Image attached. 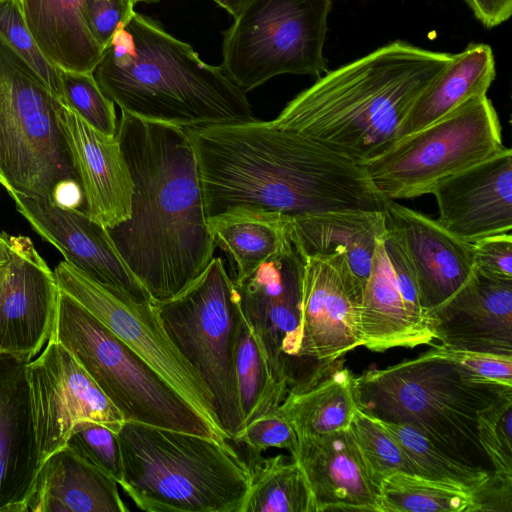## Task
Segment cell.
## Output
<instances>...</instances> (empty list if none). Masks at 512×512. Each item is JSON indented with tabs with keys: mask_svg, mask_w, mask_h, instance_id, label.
<instances>
[{
	"mask_svg": "<svg viewBox=\"0 0 512 512\" xmlns=\"http://www.w3.org/2000/svg\"><path fill=\"white\" fill-rule=\"evenodd\" d=\"M207 218L234 212L289 219L339 210L384 211L364 165L298 132L256 118L184 129Z\"/></svg>",
	"mask_w": 512,
	"mask_h": 512,
	"instance_id": "obj_1",
	"label": "cell"
},
{
	"mask_svg": "<svg viewBox=\"0 0 512 512\" xmlns=\"http://www.w3.org/2000/svg\"><path fill=\"white\" fill-rule=\"evenodd\" d=\"M116 137L134 182L130 217L107 231L152 301L172 299L206 269L215 244L186 131L121 111Z\"/></svg>",
	"mask_w": 512,
	"mask_h": 512,
	"instance_id": "obj_2",
	"label": "cell"
},
{
	"mask_svg": "<svg viewBox=\"0 0 512 512\" xmlns=\"http://www.w3.org/2000/svg\"><path fill=\"white\" fill-rule=\"evenodd\" d=\"M453 58L390 42L318 77L271 121L363 164L397 140L414 102Z\"/></svg>",
	"mask_w": 512,
	"mask_h": 512,
	"instance_id": "obj_3",
	"label": "cell"
},
{
	"mask_svg": "<svg viewBox=\"0 0 512 512\" xmlns=\"http://www.w3.org/2000/svg\"><path fill=\"white\" fill-rule=\"evenodd\" d=\"M93 76L121 111L146 121L187 129L255 119L246 92L220 66L137 12L116 32Z\"/></svg>",
	"mask_w": 512,
	"mask_h": 512,
	"instance_id": "obj_4",
	"label": "cell"
},
{
	"mask_svg": "<svg viewBox=\"0 0 512 512\" xmlns=\"http://www.w3.org/2000/svg\"><path fill=\"white\" fill-rule=\"evenodd\" d=\"M118 483L147 512H241L250 490L246 460L227 442L125 421L117 433Z\"/></svg>",
	"mask_w": 512,
	"mask_h": 512,
	"instance_id": "obj_5",
	"label": "cell"
},
{
	"mask_svg": "<svg viewBox=\"0 0 512 512\" xmlns=\"http://www.w3.org/2000/svg\"><path fill=\"white\" fill-rule=\"evenodd\" d=\"M354 389L357 406L366 414L410 425L451 457L483 468L488 459L478 440V415L512 392L473 382L438 344L415 358L364 371L354 377Z\"/></svg>",
	"mask_w": 512,
	"mask_h": 512,
	"instance_id": "obj_6",
	"label": "cell"
},
{
	"mask_svg": "<svg viewBox=\"0 0 512 512\" xmlns=\"http://www.w3.org/2000/svg\"><path fill=\"white\" fill-rule=\"evenodd\" d=\"M51 338L70 351L125 421L228 439L152 366L62 290Z\"/></svg>",
	"mask_w": 512,
	"mask_h": 512,
	"instance_id": "obj_7",
	"label": "cell"
},
{
	"mask_svg": "<svg viewBox=\"0 0 512 512\" xmlns=\"http://www.w3.org/2000/svg\"><path fill=\"white\" fill-rule=\"evenodd\" d=\"M64 101L0 37V185L10 197L53 199L79 182L61 122Z\"/></svg>",
	"mask_w": 512,
	"mask_h": 512,
	"instance_id": "obj_8",
	"label": "cell"
},
{
	"mask_svg": "<svg viewBox=\"0 0 512 512\" xmlns=\"http://www.w3.org/2000/svg\"><path fill=\"white\" fill-rule=\"evenodd\" d=\"M152 304L167 336L212 396L219 427L233 440L244 428L235 370L242 311L222 259L213 257L176 297Z\"/></svg>",
	"mask_w": 512,
	"mask_h": 512,
	"instance_id": "obj_9",
	"label": "cell"
},
{
	"mask_svg": "<svg viewBox=\"0 0 512 512\" xmlns=\"http://www.w3.org/2000/svg\"><path fill=\"white\" fill-rule=\"evenodd\" d=\"M332 0H244L223 33L224 73L244 92L282 74L320 77Z\"/></svg>",
	"mask_w": 512,
	"mask_h": 512,
	"instance_id": "obj_10",
	"label": "cell"
},
{
	"mask_svg": "<svg viewBox=\"0 0 512 512\" xmlns=\"http://www.w3.org/2000/svg\"><path fill=\"white\" fill-rule=\"evenodd\" d=\"M504 147L499 117L491 100L487 95L476 96L395 141L363 165L384 198L412 199L431 194L439 182Z\"/></svg>",
	"mask_w": 512,
	"mask_h": 512,
	"instance_id": "obj_11",
	"label": "cell"
},
{
	"mask_svg": "<svg viewBox=\"0 0 512 512\" xmlns=\"http://www.w3.org/2000/svg\"><path fill=\"white\" fill-rule=\"evenodd\" d=\"M54 275L60 290L143 358L188 403L221 430L212 396L167 336L152 301L138 302L113 292L65 260L56 266Z\"/></svg>",
	"mask_w": 512,
	"mask_h": 512,
	"instance_id": "obj_12",
	"label": "cell"
},
{
	"mask_svg": "<svg viewBox=\"0 0 512 512\" xmlns=\"http://www.w3.org/2000/svg\"><path fill=\"white\" fill-rule=\"evenodd\" d=\"M26 374L41 464L66 445L78 421L96 422L115 433L125 422L70 351L53 338L27 363Z\"/></svg>",
	"mask_w": 512,
	"mask_h": 512,
	"instance_id": "obj_13",
	"label": "cell"
},
{
	"mask_svg": "<svg viewBox=\"0 0 512 512\" xmlns=\"http://www.w3.org/2000/svg\"><path fill=\"white\" fill-rule=\"evenodd\" d=\"M358 330L361 346L374 352L437 343L409 257L386 224L373 254L359 308Z\"/></svg>",
	"mask_w": 512,
	"mask_h": 512,
	"instance_id": "obj_14",
	"label": "cell"
},
{
	"mask_svg": "<svg viewBox=\"0 0 512 512\" xmlns=\"http://www.w3.org/2000/svg\"><path fill=\"white\" fill-rule=\"evenodd\" d=\"M303 260L291 239L248 277L234 282L244 319L274 377L296 382Z\"/></svg>",
	"mask_w": 512,
	"mask_h": 512,
	"instance_id": "obj_15",
	"label": "cell"
},
{
	"mask_svg": "<svg viewBox=\"0 0 512 512\" xmlns=\"http://www.w3.org/2000/svg\"><path fill=\"white\" fill-rule=\"evenodd\" d=\"M301 256L298 357L329 364L361 346L358 315L364 286L344 254Z\"/></svg>",
	"mask_w": 512,
	"mask_h": 512,
	"instance_id": "obj_16",
	"label": "cell"
},
{
	"mask_svg": "<svg viewBox=\"0 0 512 512\" xmlns=\"http://www.w3.org/2000/svg\"><path fill=\"white\" fill-rule=\"evenodd\" d=\"M0 268V353L31 361L52 336L60 289L54 272L25 236L7 235Z\"/></svg>",
	"mask_w": 512,
	"mask_h": 512,
	"instance_id": "obj_17",
	"label": "cell"
},
{
	"mask_svg": "<svg viewBox=\"0 0 512 512\" xmlns=\"http://www.w3.org/2000/svg\"><path fill=\"white\" fill-rule=\"evenodd\" d=\"M16 209L65 261L107 289L138 302L152 301L126 265L105 227L84 211L49 198L13 196Z\"/></svg>",
	"mask_w": 512,
	"mask_h": 512,
	"instance_id": "obj_18",
	"label": "cell"
},
{
	"mask_svg": "<svg viewBox=\"0 0 512 512\" xmlns=\"http://www.w3.org/2000/svg\"><path fill=\"white\" fill-rule=\"evenodd\" d=\"M431 194L438 206L436 221L459 239L511 233L512 151L497 154L439 182Z\"/></svg>",
	"mask_w": 512,
	"mask_h": 512,
	"instance_id": "obj_19",
	"label": "cell"
},
{
	"mask_svg": "<svg viewBox=\"0 0 512 512\" xmlns=\"http://www.w3.org/2000/svg\"><path fill=\"white\" fill-rule=\"evenodd\" d=\"M386 226L403 244L413 267L423 308L430 314L453 298L474 277L471 243L435 219L387 200Z\"/></svg>",
	"mask_w": 512,
	"mask_h": 512,
	"instance_id": "obj_20",
	"label": "cell"
},
{
	"mask_svg": "<svg viewBox=\"0 0 512 512\" xmlns=\"http://www.w3.org/2000/svg\"><path fill=\"white\" fill-rule=\"evenodd\" d=\"M60 117L79 178L84 212L106 229L127 220L134 182L116 135L99 132L66 104Z\"/></svg>",
	"mask_w": 512,
	"mask_h": 512,
	"instance_id": "obj_21",
	"label": "cell"
},
{
	"mask_svg": "<svg viewBox=\"0 0 512 512\" xmlns=\"http://www.w3.org/2000/svg\"><path fill=\"white\" fill-rule=\"evenodd\" d=\"M27 363L0 353V512H26L41 467Z\"/></svg>",
	"mask_w": 512,
	"mask_h": 512,
	"instance_id": "obj_22",
	"label": "cell"
},
{
	"mask_svg": "<svg viewBox=\"0 0 512 512\" xmlns=\"http://www.w3.org/2000/svg\"><path fill=\"white\" fill-rule=\"evenodd\" d=\"M430 317L441 346L512 356V281L476 271L471 281Z\"/></svg>",
	"mask_w": 512,
	"mask_h": 512,
	"instance_id": "obj_23",
	"label": "cell"
},
{
	"mask_svg": "<svg viewBox=\"0 0 512 512\" xmlns=\"http://www.w3.org/2000/svg\"><path fill=\"white\" fill-rule=\"evenodd\" d=\"M301 466L316 508L380 512V492L368 476L349 429L298 439Z\"/></svg>",
	"mask_w": 512,
	"mask_h": 512,
	"instance_id": "obj_24",
	"label": "cell"
},
{
	"mask_svg": "<svg viewBox=\"0 0 512 512\" xmlns=\"http://www.w3.org/2000/svg\"><path fill=\"white\" fill-rule=\"evenodd\" d=\"M117 484L64 446L41 464L26 512H127Z\"/></svg>",
	"mask_w": 512,
	"mask_h": 512,
	"instance_id": "obj_25",
	"label": "cell"
},
{
	"mask_svg": "<svg viewBox=\"0 0 512 512\" xmlns=\"http://www.w3.org/2000/svg\"><path fill=\"white\" fill-rule=\"evenodd\" d=\"M289 228L301 255L344 254L365 289L377 240L385 231L383 212L327 211L289 219Z\"/></svg>",
	"mask_w": 512,
	"mask_h": 512,
	"instance_id": "obj_26",
	"label": "cell"
},
{
	"mask_svg": "<svg viewBox=\"0 0 512 512\" xmlns=\"http://www.w3.org/2000/svg\"><path fill=\"white\" fill-rule=\"evenodd\" d=\"M354 377L336 360L319 365L289 388L278 411L298 439L349 429L358 409Z\"/></svg>",
	"mask_w": 512,
	"mask_h": 512,
	"instance_id": "obj_27",
	"label": "cell"
},
{
	"mask_svg": "<svg viewBox=\"0 0 512 512\" xmlns=\"http://www.w3.org/2000/svg\"><path fill=\"white\" fill-rule=\"evenodd\" d=\"M27 27L45 58L56 68L93 73L104 49L92 36L84 0H19Z\"/></svg>",
	"mask_w": 512,
	"mask_h": 512,
	"instance_id": "obj_28",
	"label": "cell"
},
{
	"mask_svg": "<svg viewBox=\"0 0 512 512\" xmlns=\"http://www.w3.org/2000/svg\"><path fill=\"white\" fill-rule=\"evenodd\" d=\"M495 77L491 47L470 43L454 54L447 68L417 98L400 125L397 140L439 120L468 99L486 95Z\"/></svg>",
	"mask_w": 512,
	"mask_h": 512,
	"instance_id": "obj_29",
	"label": "cell"
},
{
	"mask_svg": "<svg viewBox=\"0 0 512 512\" xmlns=\"http://www.w3.org/2000/svg\"><path fill=\"white\" fill-rule=\"evenodd\" d=\"M207 224L230 261L233 282L248 277L291 239L289 218L276 213L234 211L207 218Z\"/></svg>",
	"mask_w": 512,
	"mask_h": 512,
	"instance_id": "obj_30",
	"label": "cell"
},
{
	"mask_svg": "<svg viewBox=\"0 0 512 512\" xmlns=\"http://www.w3.org/2000/svg\"><path fill=\"white\" fill-rule=\"evenodd\" d=\"M250 490L241 512H316L306 476L284 455L264 458L248 453Z\"/></svg>",
	"mask_w": 512,
	"mask_h": 512,
	"instance_id": "obj_31",
	"label": "cell"
},
{
	"mask_svg": "<svg viewBox=\"0 0 512 512\" xmlns=\"http://www.w3.org/2000/svg\"><path fill=\"white\" fill-rule=\"evenodd\" d=\"M235 370L245 427L253 420L276 410L284 400L289 386L274 377L243 314L237 334Z\"/></svg>",
	"mask_w": 512,
	"mask_h": 512,
	"instance_id": "obj_32",
	"label": "cell"
},
{
	"mask_svg": "<svg viewBox=\"0 0 512 512\" xmlns=\"http://www.w3.org/2000/svg\"><path fill=\"white\" fill-rule=\"evenodd\" d=\"M380 512H475L476 494L468 489L398 472L379 487Z\"/></svg>",
	"mask_w": 512,
	"mask_h": 512,
	"instance_id": "obj_33",
	"label": "cell"
},
{
	"mask_svg": "<svg viewBox=\"0 0 512 512\" xmlns=\"http://www.w3.org/2000/svg\"><path fill=\"white\" fill-rule=\"evenodd\" d=\"M374 419L397 441L420 476L462 487L475 494L489 481L491 471L458 461L414 427Z\"/></svg>",
	"mask_w": 512,
	"mask_h": 512,
	"instance_id": "obj_34",
	"label": "cell"
},
{
	"mask_svg": "<svg viewBox=\"0 0 512 512\" xmlns=\"http://www.w3.org/2000/svg\"><path fill=\"white\" fill-rule=\"evenodd\" d=\"M349 430L369 478L378 487L394 473L419 475L397 441L372 416L358 408Z\"/></svg>",
	"mask_w": 512,
	"mask_h": 512,
	"instance_id": "obj_35",
	"label": "cell"
},
{
	"mask_svg": "<svg viewBox=\"0 0 512 512\" xmlns=\"http://www.w3.org/2000/svg\"><path fill=\"white\" fill-rule=\"evenodd\" d=\"M64 103L99 132L115 136L114 102L101 90L91 72L59 70Z\"/></svg>",
	"mask_w": 512,
	"mask_h": 512,
	"instance_id": "obj_36",
	"label": "cell"
},
{
	"mask_svg": "<svg viewBox=\"0 0 512 512\" xmlns=\"http://www.w3.org/2000/svg\"><path fill=\"white\" fill-rule=\"evenodd\" d=\"M477 435L493 468L491 474L512 478V392L502 394L479 413Z\"/></svg>",
	"mask_w": 512,
	"mask_h": 512,
	"instance_id": "obj_37",
	"label": "cell"
},
{
	"mask_svg": "<svg viewBox=\"0 0 512 512\" xmlns=\"http://www.w3.org/2000/svg\"><path fill=\"white\" fill-rule=\"evenodd\" d=\"M0 37L44 79L63 100L59 69L42 54L25 22L19 0H0Z\"/></svg>",
	"mask_w": 512,
	"mask_h": 512,
	"instance_id": "obj_38",
	"label": "cell"
},
{
	"mask_svg": "<svg viewBox=\"0 0 512 512\" xmlns=\"http://www.w3.org/2000/svg\"><path fill=\"white\" fill-rule=\"evenodd\" d=\"M117 483L123 468L117 433L96 422L81 420L72 427L66 445Z\"/></svg>",
	"mask_w": 512,
	"mask_h": 512,
	"instance_id": "obj_39",
	"label": "cell"
},
{
	"mask_svg": "<svg viewBox=\"0 0 512 512\" xmlns=\"http://www.w3.org/2000/svg\"><path fill=\"white\" fill-rule=\"evenodd\" d=\"M233 440L243 444L252 454L279 448L287 450L293 458L298 449L297 435L278 408L247 424Z\"/></svg>",
	"mask_w": 512,
	"mask_h": 512,
	"instance_id": "obj_40",
	"label": "cell"
},
{
	"mask_svg": "<svg viewBox=\"0 0 512 512\" xmlns=\"http://www.w3.org/2000/svg\"><path fill=\"white\" fill-rule=\"evenodd\" d=\"M439 346L443 354L473 382L512 389V356Z\"/></svg>",
	"mask_w": 512,
	"mask_h": 512,
	"instance_id": "obj_41",
	"label": "cell"
},
{
	"mask_svg": "<svg viewBox=\"0 0 512 512\" xmlns=\"http://www.w3.org/2000/svg\"><path fill=\"white\" fill-rule=\"evenodd\" d=\"M134 5L131 0H84L87 26L104 51L116 32L131 19Z\"/></svg>",
	"mask_w": 512,
	"mask_h": 512,
	"instance_id": "obj_42",
	"label": "cell"
},
{
	"mask_svg": "<svg viewBox=\"0 0 512 512\" xmlns=\"http://www.w3.org/2000/svg\"><path fill=\"white\" fill-rule=\"evenodd\" d=\"M475 270L492 279L512 281V235L496 234L471 243Z\"/></svg>",
	"mask_w": 512,
	"mask_h": 512,
	"instance_id": "obj_43",
	"label": "cell"
},
{
	"mask_svg": "<svg viewBox=\"0 0 512 512\" xmlns=\"http://www.w3.org/2000/svg\"><path fill=\"white\" fill-rule=\"evenodd\" d=\"M475 17L486 27H496L512 14V0H465Z\"/></svg>",
	"mask_w": 512,
	"mask_h": 512,
	"instance_id": "obj_44",
	"label": "cell"
},
{
	"mask_svg": "<svg viewBox=\"0 0 512 512\" xmlns=\"http://www.w3.org/2000/svg\"><path fill=\"white\" fill-rule=\"evenodd\" d=\"M230 13L233 17L239 11L244 0H212Z\"/></svg>",
	"mask_w": 512,
	"mask_h": 512,
	"instance_id": "obj_45",
	"label": "cell"
},
{
	"mask_svg": "<svg viewBox=\"0 0 512 512\" xmlns=\"http://www.w3.org/2000/svg\"><path fill=\"white\" fill-rule=\"evenodd\" d=\"M7 234L0 232V267L8 261Z\"/></svg>",
	"mask_w": 512,
	"mask_h": 512,
	"instance_id": "obj_46",
	"label": "cell"
},
{
	"mask_svg": "<svg viewBox=\"0 0 512 512\" xmlns=\"http://www.w3.org/2000/svg\"><path fill=\"white\" fill-rule=\"evenodd\" d=\"M134 4L136 3H139V2H145V3H152V2H157L159 0H131Z\"/></svg>",
	"mask_w": 512,
	"mask_h": 512,
	"instance_id": "obj_47",
	"label": "cell"
},
{
	"mask_svg": "<svg viewBox=\"0 0 512 512\" xmlns=\"http://www.w3.org/2000/svg\"><path fill=\"white\" fill-rule=\"evenodd\" d=\"M1 267H2V266H1ZM1 267H0V268H1Z\"/></svg>",
	"mask_w": 512,
	"mask_h": 512,
	"instance_id": "obj_48",
	"label": "cell"
}]
</instances>
